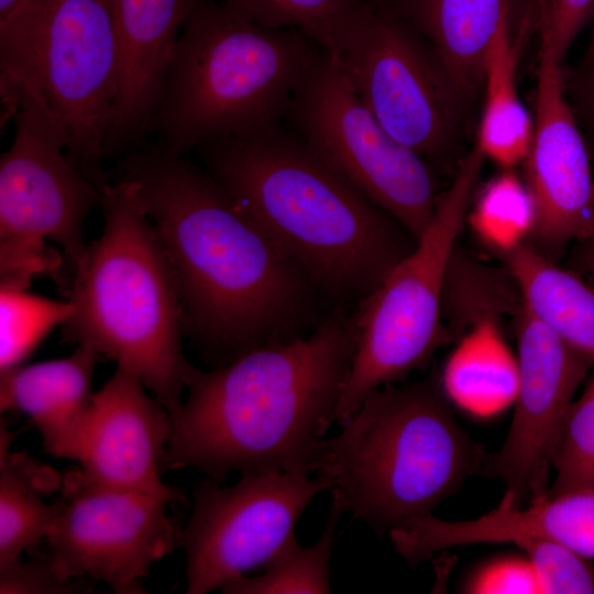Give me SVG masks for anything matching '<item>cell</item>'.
<instances>
[{"instance_id": "24", "label": "cell", "mask_w": 594, "mask_h": 594, "mask_svg": "<svg viewBox=\"0 0 594 594\" xmlns=\"http://www.w3.org/2000/svg\"><path fill=\"white\" fill-rule=\"evenodd\" d=\"M11 433L0 428V564L22 558L46 539L59 510V501L46 504L41 493L61 483L55 473L38 468L23 453L10 451Z\"/></svg>"}, {"instance_id": "30", "label": "cell", "mask_w": 594, "mask_h": 594, "mask_svg": "<svg viewBox=\"0 0 594 594\" xmlns=\"http://www.w3.org/2000/svg\"><path fill=\"white\" fill-rule=\"evenodd\" d=\"M513 543L529 560L541 594H594V566L588 559L544 538H522Z\"/></svg>"}, {"instance_id": "1", "label": "cell", "mask_w": 594, "mask_h": 594, "mask_svg": "<svg viewBox=\"0 0 594 594\" xmlns=\"http://www.w3.org/2000/svg\"><path fill=\"white\" fill-rule=\"evenodd\" d=\"M174 270L184 331L211 369L314 332L336 308L307 274L187 154L157 141L119 157Z\"/></svg>"}, {"instance_id": "4", "label": "cell", "mask_w": 594, "mask_h": 594, "mask_svg": "<svg viewBox=\"0 0 594 594\" xmlns=\"http://www.w3.org/2000/svg\"><path fill=\"white\" fill-rule=\"evenodd\" d=\"M100 207L103 228L73 273L63 340L116 361L173 414L197 370L183 351L174 270L133 180L107 184Z\"/></svg>"}, {"instance_id": "38", "label": "cell", "mask_w": 594, "mask_h": 594, "mask_svg": "<svg viewBox=\"0 0 594 594\" xmlns=\"http://www.w3.org/2000/svg\"><path fill=\"white\" fill-rule=\"evenodd\" d=\"M582 130L584 132L594 165V125L583 127Z\"/></svg>"}, {"instance_id": "35", "label": "cell", "mask_w": 594, "mask_h": 594, "mask_svg": "<svg viewBox=\"0 0 594 594\" xmlns=\"http://www.w3.org/2000/svg\"><path fill=\"white\" fill-rule=\"evenodd\" d=\"M564 87L580 125H594V63L564 69Z\"/></svg>"}, {"instance_id": "21", "label": "cell", "mask_w": 594, "mask_h": 594, "mask_svg": "<svg viewBox=\"0 0 594 594\" xmlns=\"http://www.w3.org/2000/svg\"><path fill=\"white\" fill-rule=\"evenodd\" d=\"M537 26L505 24L487 46L482 77L483 106L474 145L501 168L522 164L532 140L534 118L518 94L522 48Z\"/></svg>"}, {"instance_id": "6", "label": "cell", "mask_w": 594, "mask_h": 594, "mask_svg": "<svg viewBox=\"0 0 594 594\" xmlns=\"http://www.w3.org/2000/svg\"><path fill=\"white\" fill-rule=\"evenodd\" d=\"M321 51L297 30L268 28L220 0H200L173 48L147 135L187 154L279 125Z\"/></svg>"}, {"instance_id": "12", "label": "cell", "mask_w": 594, "mask_h": 594, "mask_svg": "<svg viewBox=\"0 0 594 594\" xmlns=\"http://www.w3.org/2000/svg\"><path fill=\"white\" fill-rule=\"evenodd\" d=\"M209 477L193 492L191 515L183 527L187 594H204L264 568L294 537L312 498L328 491L323 476L246 473L233 486Z\"/></svg>"}, {"instance_id": "23", "label": "cell", "mask_w": 594, "mask_h": 594, "mask_svg": "<svg viewBox=\"0 0 594 594\" xmlns=\"http://www.w3.org/2000/svg\"><path fill=\"white\" fill-rule=\"evenodd\" d=\"M525 306L594 361V287L527 243L501 254Z\"/></svg>"}, {"instance_id": "18", "label": "cell", "mask_w": 594, "mask_h": 594, "mask_svg": "<svg viewBox=\"0 0 594 594\" xmlns=\"http://www.w3.org/2000/svg\"><path fill=\"white\" fill-rule=\"evenodd\" d=\"M432 47L473 105L488 44L505 24L540 25L546 0H383Z\"/></svg>"}, {"instance_id": "2", "label": "cell", "mask_w": 594, "mask_h": 594, "mask_svg": "<svg viewBox=\"0 0 594 594\" xmlns=\"http://www.w3.org/2000/svg\"><path fill=\"white\" fill-rule=\"evenodd\" d=\"M355 346L353 310L337 306L304 338L197 369L170 414L163 472L194 468L218 483L234 471L310 477Z\"/></svg>"}, {"instance_id": "9", "label": "cell", "mask_w": 594, "mask_h": 594, "mask_svg": "<svg viewBox=\"0 0 594 594\" xmlns=\"http://www.w3.org/2000/svg\"><path fill=\"white\" fill-rule=\"evenodd\" d=\"M364 106L399 143L450 167L472 103L430 44L383 0L334 56Z\"/></svg>"}, {"instance_id": "11", "label": "cell", "mask_w": 594, "mask_h": 594, "mask_svg": "<svg viewBox=\"0 0 594 594\" xmlns=\"http://www.w3.org/2000/svg\"><path fill=\"white\" fill-rule=\"evenodd\" d=\"M15 134L0 157V240L57 244L70 276L84 257V224L102 188L68 158L63 123L29 82L0 85Z\"/></svg>"}, {"instance_id": "34", "label": "cell", "mask_w": 594, "mask_h": 594, "mask_svg": "<svg viewBox=\"0 0 594 594\" xmlns=\"http://www.w3.org/2000/svg\"><path fill=\"white\" fill-rule=\"evenodd\" d=\"M594 20V0H548L544 2L539 34L563 63L579 33Z\"/></svg>"}, {"instance_id": "31", "label": "cell", "mask_w": 594, "mask_h": 594, "mask_svg": "<svg viewBox=\"0 0 594 594\" xmlns=\"http://www.w3.org/2000/svg\"><path fill=\"white\" fill-rule=\"evenodd\" d=\"M89 579H63L52 564L51 554L38 553L0 564L1 594H80L89 593Z\"/></svg>"}, {"instance_id": "28", "label": "cell", "mask_w": 594, "mask_h": 594, "mask_svg": "<svg viewBox=\"0 0 594 594\" xmlns=\"http://www.w3.org/2000/svg\"><path fill=\"white\" fill-rule=\"evenodd\" d=\"M73 305L29 293L0 287V372L23 364L43 339L63 326Z\"/></svg>"}, {"instance_id": "39", "label": "cell", "mask_w": 594, "mask_h": 594, "mask_svg": "<svg viewBox=\"0 0 594 594\" xmlns=\"http://www.w3.org/2000/svg\"><path fill=\"white\" fill-rule=\"evenodd\" d=\"M21 0H0V19L8 14Z\"/></svg>"}, {"instance_id": "36", "label": "cell", "mask_w": 594, "mask_h": 594, "mask_svg": "<svg viewBox=\"0 0 594 594\" xmlns=\"http://www.w3.org/2000/svg\"><path fill=\"white\" fill-rule=\"evenodd\" d=\"M575 244V264L588 276L594 287V235Z\"/></svg>"}, {"instance_id": "20", "label": "cell", "mask_w": 594, "mask_h": 594, "mask_svg": "<svg viewBox=\"0 0 594 594\" xmlns=\"http://www.w3.org/2000/svg\"><path fill=\"white\" fill-rule=\"evenodd\" d=\"M435 536L443 549L475 543H513L538 537L594 559V491L544 493L530 499L526 507H513L501 501L496 508L475 519H441Z\"/></svg>"}, {"instance_id": "10", "label": "cell", "mask_w": 594, "mask_h": 594, "mask_svg": "<svg viewBox=\"0 0 594 594\" xmlns=\"http://www.w3.org/2000/svg\"><path fill=\"white\" fill-rule=\"evenodd\" d=\"M284 123L417 239L422 234L440 198L433 166L381 125L332 54L322 50L314 61Z\"/></svg>"}, {"instance_id": "25", "label": "cell", "mask_w": 594, "mask_h": 594, "mask_svg": "<svg viewBox=\"0 0 594 594\" xmlns=\"http://www.w3.org/2000/svg\"><path fill=\"white\" fill-rule=\"evenodd\" d=\"M274 29H293L338 56L366 15L371 0H220Z\"/></svg>"}, {"instance_id": "32", "label": "cell", "mask_w": 594, "mask_h": 594, "mask_svg": "<svg viewBox=\"0 0 594 594\" xmlns=\"http://www.w3.org/2000/svg\"><path fill=\"white\" fill-rule=\"evenodd\" d=\"M64 262L46 241L0 240V287L28 289L34 276L58 274Z\"/></svg>"}, {"instance_id": "26", "label": "cell", "mask_w": 594, "mask_h": 594, "mask_svg": "<svg viewBox=\"0 0 594 594\" xmlns=\"http://www.w3.org/2000/svg\"><path fill=\"white\" fill-rule=\"evenodd\" d=\"M340 515L331 503L328 522L316 543L302 547L294 536L263 568L262 574L240 575L224 583L220 591L226 594L331 593L329 564Z\"/></svg>"}, {"instance_id": "17", "label": "cell", "mask_w": 594, "mask_h": 594, "mask_svg": "<svg viewBox=\"0 0 594 594\" xmlns=\"http://www.w3.org/2000/svg\"><path fill=\"white\" fill-rule=\"evenodd\" d=\"M200 0H103L116 37L119 90L105 160L145 141L180 30Z\"/></svg>"}, {"instance_id": "7", "label": "cell", "mask_w": 594, "mask_h": 594, "mask_svg": "<svg viewBox=\"0 0 594 594\" xmlns=\"http://www.w3.org/2000/svg\"><path fill=\"white\" fill-rule=\"evenodd\" d=\"M29 82L61 120L69 161L103 188L105 142L119 90L103 0H21L0 19V85Z\"/></svg>"}, {"instance_id": "13", "label": "cell", "mask_w": 594, "mask_h": 594, "mask_svg": "<svg viewBox=\"0 0 594 594\" xmlns=\"http://www.w3.org/2000/svg\"><path fill=\"white\" fill-rule=\"evenodd\" d=\"M61 507L46 536L63 579L105 582L117 594L146 593L152 564L180 547L183 527L166 495L87 487L64 479Z\"/></svg>"}, {"instance_id": "37", "label": "cell", "mask_w": 594, "mask_h": 594, "mask_svg": "<svg viewBox=\"0 0 594 594\" xmlns=\"http://www.w3.org/2000/svg\"><path fill=\"white\" fill-rule=\"evenodd\" d=\"M594 63V20L592 22V32L588 44L578 66H587Z\"/></svg>"}, {"instance_id": "14", "label": "cell", "mask_w": 594, "mask_h": 594, "mask_svg": "<svg viewBox=\"0 0 594 594\" xmlns=\"http://www.w3.org/2000/svg\"><path fill=\"white\" fill-rule=\"evenodd\" d=\"M515 336L519 384L512 425L501 449L486 454L480 474L503 481L501 501L521 507L548 490L566 413L594 361L569 345L521 299Z\"/></svg>"}, {"instance_id": "22", "label": "cell", "mask_w": 594, "mask_h": 594, "mask_svg": "<svg viewBox=\"0 0 594 594\" xmlns=\"http://www.w3.org/2000/svg\"><path fill=\"white\" fill-rule=\"evenodd\" d=\"M448 400L469 415L490 418L514 405L518 361L491 314L477 319L439 375Z\"/></svg>"}, {"instance_id": "5", "label": "cell", "mask_w": 594, "mask_h": 594, "mask_svg": "<svg viewBox=\"0 0 594 594\" xmlns=\"http://www.w3.org/2000/svg\"><path fill=\"white\" fill-rule=\"evenodd\" d=\"M439 376L371 392L326 439L315 473L332 504L382 537L426 515L480 473L487 452L459 425Z\"/></svg>"}, {"instance_id": "27", "label": "cell", "mask_w": 594, "mask_h": 594, "mask_svg": "<svg viewBox=\"0 0 594 594\" xmlns=\"http://www.w3.org/2000/svg\"><path fill=\"white\" fill-rule=\"evenodd\" d=\"M536 218L532 195L514 168H502L476 190L466 222L480 240L503 254L526 243Z\"/></svg>"}, {"instance_id": "29", "label": "cell", "mask_w": 594, "mask_h": 594, "mask_svg": "<svg viewBox=\"0 0 594 594\" xmlns=\"http://www.w3.org/2000/svg\"><path fill=\"white\" fill-rule=\"evenodd\" d=\"M552 465L556 479L548 495L594 491V375L566 413Z\"/></svg>"}, {"instance_id": "33", "label": "cell", "mask_w": 594, "mask_h": 594, "mask_svg": "<svg viewBox=\"0 0 594 594\" xmlns=\"http://www.w3.org/2000/svg\"><path fill=\"white\" fill-rule=\"evenodd\" d=\"M462 590L472 594H541L526 556L497 557L479 565Z\"/></svg>"}, {"instance_id": "3", "label": "cell", "mask_w": 594, "mask_h": 594, "mask_svg": "<svg viewBox=\"0 0 594 594\" xmlns=\"http://www.w3.org/2000/svg\"><path fill=\"white\" fill-rule=\"evenodd\" d=\"M194 152L336 306L354 309L417 244L285 123Z\"/></svg>"}, {"instance_id": "19", "label": "cell", "mask_w": 594, "mask_h": 594, "mask_svg": "<svg viewBox=\"0 0 594 594\" xmlns=\"http://www.w3.org/2000/svg\"><path fill=\"white\" fill-rule=\"evenodd\" d=\"M98 354L82 345L65 358L0 372L1 413L26 415L46 453L72 460L77 431L92 397Z\"/></svg>"}, {"instance_id": "15", "label": "cell", "mask_w": 594, "mask_h": 594, "mask_svg": "<svg viewBox=\"0 0 594 594\" xmlns=\"http://www.w3.org/2000/svg\"><path fill=\"white\" fill-rule=\"evenodd\" d=\"M536 218L531 238L559 250L594 235V165L564 87V67L540 40L532 140L522 163Z\"/></svg>"}, {"instance_id": "8", "label": "cell", "mask_w": 594, "mask_h": 594, "mask_svg": "<svg viewBox=\"0 0 594 594\" xmlns=\"http://www.w3.org/2000/svg\"><path fill=\"white\" fill-rule=\"evenodd\" d=\"M485 161L475 145L462 156L415 249L353 309L356 346L334 414L338 424L371 392L427 366L449 340L442 322L448 273Z\"/></svg>"}, {"instance_id": "16", "label": "cell", "mask_w": 594, "mask_h": 594, "mask_svg": "<svg viewBox=\"0 0 594 594\" xmlns=\"http://www.w3.org/2000/svg\"><path fill=\"white\" fill-rule=\"evenodd\" d=\"M146 389L138 376L117 366L92 394L79 425L72 460L81 468L64 479L87 487L166 495L187 503L182 491L162 481L172 418Z\"/></svg>"}]
</instances>
